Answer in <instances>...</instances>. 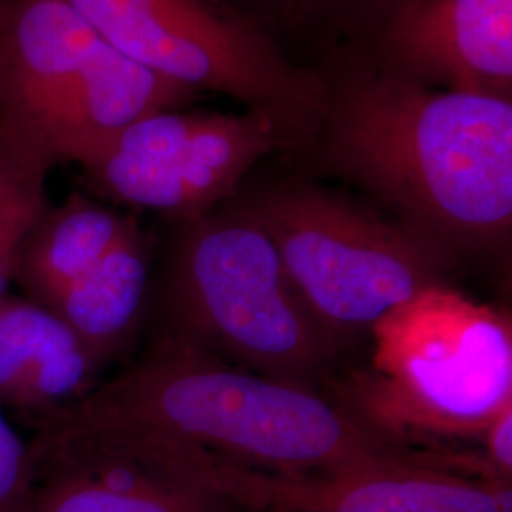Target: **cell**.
Returning a JSON list of instances; mask_svg holds the SVG:
<instances>
[{"label": "cell", "mask_w": 512, "mask_h": 512, "mask_svg": "<svg viewBox=\"0 0 512 512\" xmlns=\"http://www.w3.org/2000/svg\"><path fill=\"white\" fill-rule=\"evenodd\" d=\"M310 147L444 255L505 243L512 228V101L427 88L363 61L325 78Z\"/></svg>", "instance_id": "6da1fadb"}, {"label": "cell", "mask_w": 512, "mask_h": 512, "mask_svg": "<svg viewBox=\"0 0 512 512\" xmlns=\"http://www.w3.org/2000/svg\"><path fill=\"white\" fill-rule=\"evenodd\" d=\"M59 416L143 431L222 465L289 478L427 459L313 387L230 365L165 332Z\"/></svg>", "instance_id": "7a4b0ae2"}, {"label": "cell", "mask_w": 512, "mask_h": 512, "mask_svg": "<svg viewBox=\"0 0 512 512\" xmlns=\"http://www.w3.org/2000/svg\"><path fill=\"white\" fill-rule=\"evenodd\" d=\"M372 357L342 384V404L385 440L427 452L480 444L512 404L509 313L433 283L370 329Z\"/></svg>", "instance_id": "3957f363"}, {"label": "cell", "mask_w": 512, "mask_h": 512, "mask_svg": "<svg viewBox=\"0 0 512 512\" xmlns=\"http://www.w3.org/2000/svg\"><path fill=\"white\" fill-rule=\"evenodd\" d=\"M181 224L165 275V334L260 376L313 387L340 340L294 287L266 228L243 205Z\"/></svg>", "instance_id": "277c9868"}, {"label": "cell", "mask_w": 512, "mask_h": 512, "mask_svg": "<svg viewBox=\"0 0 512 512\" xmlns=\"http://www.w3.org/2000/svg\"><path fill=\"white\" fill-rule=\"evenodd\" d=\"M198 92L114 50L65 0H0V124L84 165L131 124Z\"/></svg>", "instance_id": "5b68a950"}, {"label": "cell", "mask_w": 512, "mask_h": 512, "mask_svg": "<svg viewBox=\"0 0 512 512\" xmlns=\"http://www.w3.org/2000/svg\"><path fill=\"white\" fill-rule=\"evenodd\" d=\"M65 2L135 63L268 114L289 148L313 141L325 110V76L291 61L232 0Z\"/></svg>", "instance_id": "8992f818"}, {"label": "cell", "mask_w": 512, "mask_h": 512, "mask_svg": "<svg viewBox=\"0 0 512 512\" xmlns=\"http://www.w3.org/2000/svg\"><path fill=\"white\" fill-rule=\"evenodd\" d=\"M243 207L266 228L294 287L336 340L442 281L450 258L397 220L310 183L270 186Z\"/></svg>", "instance_id": "52a82bcc"}, {"label": "cell", "mask_w": 512, "mask_h": 512, "mask_svg": "<svg viewBox=\"0 0 512 512\" xmlns=\"http://www.w3.org/2000/svg\"><path fill=\"white\" fill-rule=\"evenodd\" d=\"M277 148H289L287 139L258 110H162L131 124L82 167L110 200L188 222L232 196Z\"/></svg>", "instance_id": "ba28073f"}, {"label": "cell", "mask_w": 512, "mask_h": 512, "mask_svg": "<svg viewBox=\"0 0 512 512\" xmlns=\"http://www.w3.org/2000/svg\"><path fill=\"white\" fill-rule=\"evenodd\" d=\"M35 482L23 512H243L154 435L57 416L31 440Z\"/></svg>", "instance_id": "9c48e42d"}, {"label": "cell", "mask_w": 512, "mask_h": 512, "mask_svg": "<svg viewBox=\"0 0 512 512\" xmlns=\"http://www.w3.org/2000/svg\"><path fill=\"white\" fill-rule=\"evenodd\" d=\"M209 486L243 507L272 512H512L511 482L406 459L330 475H266L213 463Z\"/></svg>", "instance_id": "30bf717a"}, {"label": "cell", "mask_w": 512, "mask_h": 512, "mask_svg": "<svg viewBox=\"0 0 512 512\" xmlns=\"http://www.w3.org/2000/svg\"><path fill=\"white\" fill-rule=\"evenodd\" d=\"M363 59L427 88L511 101L512 0H406Z\"/></svg>", "instance_id": "8fae6325"}, {"label": "cell", "mask_w": 512, "mask_h": 512, "mask_svg": "<svg viewBox=\"0 0 512 512\" xmlns=\"http://www.w3.org/2000/svg\"><path fill=\"white\" fill-rule=\"evenodd\" d=\"M101 368L54 310L23 294L0 300V410L40 427L80 403Z\"/></svg>", "instance_id": "7c38bea8"}, {"label": "cell", "mask_w": 512, "mask_h": 512, "mask_svg": "<svg viewBox=\"0 0 512 512\" xmlns=\"http://www.w3.org/2000/svg\"><path fill=\"white\" fill-rule=\"evenodd\" d=\"M147 289V243L133 220L109 253L46 308L54 310L105 366L137 329Z\"/></svg>", "instance_id": "4fadbf2b"}, {"label": "cell", "mask_w": 512, "mask_h": 512, "mask_svg": "<svg viewBox=\"0 0 512 512\" xmlns=\"http://www.w3.org/2000/svg\"><path fill=\"white\" fill-rule=\"evenodd\" d=\"M133 219L73 192L48 205L25 243L16 283L23 296L50 306L80 275L109 253Z\"/></svg>", "instance_id": "5bb4252c"}, {"label": "cell", "mask_w": 512, "mask_h": 512, "mask_svg": "<svg viewBox=\"0 0 512 512\" xmlns=\"http://www.w3.org/2000/svg\"><path fill=\"white\" fill-rule=\"evenodd\" d=\"M287 55L291 44L330 50L346 44L365 55L385 21L406 0H232ZM289 57V55H287ZM291 59V57H289ZM293 61V59H291Z\"/></svg>", "instance_id": "9a60e30c"}, {"label": "cell", "mask_w": 512, "mask_h": 512, "mask_svg": "<svg viewBox=\"0 0 512 512\" xmlns=\"http://www.w3.org/2000/svg\"><path fill=\"white\" fill-rule=\"evenodd\" d=\"M55 164L0 124V300L10 293L35 224L48 209V177Z\"/></svg>", "instance_id": "2e32d148"}, {"label": "cell", "mask_w": 512, "mask_h": 512, "mask_svg": "<svg viewBox=\"0 0 512 512\" xmlns=\"http://www.w3.org/2000/svg\"><path fill=\"white\" fill-rule=\"evenodd\" d=\"M31 442H25L0 410V512H23L33 492Z\"/></svg>", "instance_id": "e0dca14e"}, {"label": "cell", "mask_w": 512, "mask_h": 512, "mask_svg": "<svg viewBox=\"0 0 512 512\" xmlns=\"http://www.w3.org/2000/svg\"><path fill=\"white\" fill-rule=\"evenodd\" d=\"M480 452L501 480H512V404L495 418L480 439Z\"/></svg>", "instance_id": "ac0fdd59"}, {"label": "cell", "mask_w": 512, "mask_h": 512, "mask_svg": "<svg viewBox=\"0 0 512 512\" xmlns=\"http://www.w3.org/2000/svg\"><path fill=\"white\" fill-rule=\"evenodd\" d=\"M243 512H272V511H260V509H247V511Z\"/></svg>", "instance_id": "d6986e66"}]
</instances>
